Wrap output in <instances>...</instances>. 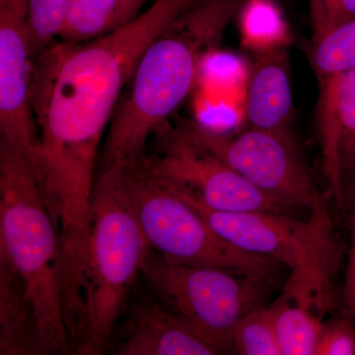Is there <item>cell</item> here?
Here are the masks:
<instances>
[{"mask_svg":"<svg viewBox=\"0 0 355 355\" xmlns=\"http://www.w3.org/2000/svg\"><path fill=\"white\" fill-rule=\"evenodd\" d=\"M245 116L249 128L292 135L293 93L286 46L258 53L248 80Z\"/></svg>","mask_w":355,"mask_h":355,"instance_id":"12","label":"cell"},{"mask_svg":"<svg viewBox=\"0 0 355 355\" xmlns=\"http://www.w3.org/2000/svg\"><path fill=\"white\" fill-rule=\"evenodd\" d=\"M312 42L355 18V0H308Z\"/></svg>","mask_w":355,"mask_h":355,"instance_id":"22","label":"cell"},{"mask_svg":"<svg viewBox=\"0 0 355 355\" xmlns=\"http://www.w3.org/2000/svg\"><path fill=\"white\" fill-rule=\"evenodd\" d=\"M177 128L280 205L310 214L326 207L293 135L253 128L232 135L187 121Z\"/></svg>","mask_w":355,"mask_h":355,"instance_id":"7","label":"cell"},{"mask_svg":"<svg viewBox=\"0 0 355 355\" xmlns=\"http://www.w3.org/2000/svg\"><path fill=\"white\" fill-rule=\"evenodd\" d=\"M195 1L154 0L137 18L102 38L57 41L37 57L35 174L64 242L87 239L103 142L139 58Z\"/></svg>","mask_w":355,"mask_h":355,"instance_id":"1","label":"cell"},{"mask_svg":"<svg viewBox=\"0 0 355 355\" xmlns=\"http://www.w3.org/2000/svg\"><path fill=\"white\" fill-rule=\"evenodd\" d=\"M309 60L318 81L342 76L354 69L355 18L312 42Z\"/></svg>","mask_w":355,"mask_h":355,"instance_id":"18","label":"cell"},{"mask_svg":"<svg viewBox=\"0 0 355 355\" xmlns=\"http://www.w3.org/2000/svg\"><path fill=\"white\" fill-rule=\"evenodd\" d=\"M29 6L30 0H0V141L19 151L35 170L39 156L33 108L37 53Z\"/></svg>","mask_w":355,"mask_h":355,"instance_id":"9","label":"cell"},{"mask_svg":"<svg viewBox=\"0 0 355 355\" xmlns=\"http://www.w3.org/2000/svg\"><path fill=\"white\" fill-rule=\"evenodd\" d=\"M270 308L282 354L315 355L324 328L323 316L280 299Z\"/></svg>","mask_w":355,"mask_h":355,"instance_id":"15","label":"cell"},{"mask_svg":"<svg viewBox=\"0 0 355 355\" xmlns=\"http://www.w3.org/2000/svg\"><path fill=\"white\" fill-rule=\"evenodd\" d=\"M119 1H120L121 13H123V23L127 24L142 12V8L147 0H119Z\"/></svg>","mask_w":355,"mask_h":355,"instance_id":"25","label":"cell"},{"mask_svg":"<svg viewBox=\"0 0 355 355\" xmlns=\"http://www.w3.org/2000/svg\"><path fill=\"white\" fill-rule=\"evenodd\" d=\"M123 25L119 0H73L58 41L84 43L102 38Z\"/></svg>","mask_w":355,"mask_h":355,"instance_id":"16","label":"cell"},{"mask_svg":"<svg viewBox=\"0 0 355 355\" xmlns=\"http://www.w3.org/2000/svg\"><path fill=\"white\" fill-rule=\"evenodd\" d=\"M73 0H30L29 27L37 57L58 40Z\"/></svg>","mask_w":355,"mask_h":355,"instance_id":"21","label":"cell"},{"mask_svg":"<svg viewBox=\"0 0 355 355\" xmlns=\"http://www.w3.org/2000/svg\"><path fill=\"white\" fill-rule=\"evenodd\" d=\"M0 354H42L24 284L0 254Z\"/></svg>","mask_w":355,"mask_h":355,"instance_id":"13","label":"cell"},{"mask_svg":"<svg viewBox=\"0 0 355 355\" xmlns=\"http://www.w3.org/2000/svg\"><path fill=\"white\" fill-rule=\"evenodd\" d=\"M354 320L342 314L324 323L315 355H355Z\"/></svg>","mask_w":355,"mask_h":355,"instance_id":"23","label":"cell"},{"mask_svg":"<svg viewBox=\"0 0 355 355\" xmlns=\"http://www.w3.org/2000/svg\"><path fill=\"white\" fill-rule=\"evenodd\" d=\"M238 13L243 42L257 53L282 48L288 43L282 11L272 0H247Z\"/></svg>","mask_w":355,"mask_h":355,"instance_id":"17","label":"cell"},{"mask_svg":"<svg viewBox=\"0 0 355 355\" xmlns=\"http://www.w3.org/2000/svg\"><path fill=\"white\" fill-rule=\"evenodd\" d=\"M352 209V245L349 248L345 284L343 287V313L345 316L355 318V193L350 200L347 209Z\"/></svg>","mask_w":355,"mask_h":355,"instance_id":"24","label":"cell"},{"mask_svg":"<svg viewBox=\"0 0 355 355\" xmlns=\"http://www.w3.org/2000/svg\"><path fill=\"white\" fill-rule=\"evenodd\" d=\"M243 0H196L142 53L105 137L101 169L139 164L150 137L195 85L202 58L220 41Z\"/></svg>","mask_w":355,"mask_h":355,"instance_id":"2","label":"cell"},{"mask_svg":"<svg viewBox=\"0 0 355 355\" xmlns=\"http://www.w3.org/2000/svg\"><path fill=\"white\" fill-rule=\"evenodd\" d=\"M128 200L147 244L174 263L210 266L270 280L279 261L237 249L207 225L144 159L121 170Z\"/></svg>","mask_w":355,"mask_h":355,"instance_id":"5","label":"cell"},{"mask_svg":"<svg viewBox=\"0 0 355 355\" xmlns=\"http://www.w3.org/2000/svg\"><path fill=\"white\" fill-rule=\"evenodd\" d=\"M340 76L318 81L319 94L317 101V125L321 142L323 169L331 193L338 207L345 209L342 182H340L338 144H340V116H338V83Z\"/></svg>","mask_w":355,"mask_h":355,"instance_id":"14","label":"cell"},{"mask_svg":"<svg viewBox=\"0 0 355 355\" xmlns=\"http://www.w3.org/2000/svg\"><path fill=\"white\" fill-rule=\"evenodd\" d=\"M232 352L240 355H282L270 307L261 306L240 318L233 330Z\"/></svg>","mask_w":355,"mask_h":355,"instance_id":"20","label":"cell"},{"mask_svg":"<svg viewBox=\"0 0 355 355\" xmlns=\"http://www.w3.org/2000/svg\"><path fill=\"white\" fill-rule=\"evenodd\" d=\"M338 162L343 198L347 209L355 193V69L340 76L338 83Z\"/></svg>","mask_w":355,"mask_h":355,"instance_id":"19","label":"cell"},{"mask_svg":"<svg viewBox=\"0 0 355 355\" xmlns=\"http://www.w3.org/2000/svg\"><path fill=\"white\" fill-rule=\"evenodd\" d=\"M141 273L156 300L200 331L220 354L232 352V335L240 318L263 306L268 280L221 268L174 263L150 247Z\"/></svg>","mask_w":355,"mask_h":355,"instance_id":"6","label":"cell"},{"mask_svg":"<svg viewBox=\"0 0 355 355\" xmlns=\"http://www.w3.org/2000/svg\"><path fill=\"white\" fill-rule=\"evenodd\" d=\"M0 254L24 284L42 354L73 349L64 302L60 235L27 159L0 141Z\"/></svg>","mask_w":355,"mask_h":355,"instance_id":"3","label":"cell"},{"mask_svg":"<svg viewBox=\"0 0 355 355\" xmlns=\"http://www.w3.org/2000/svg\"><path fill=\"white\" fill-rule=\"evenodd\" d=\"M121 355H214L216 345L195 328L147 296L133 307Z\"/></svg>","mask_w":355,"mask_h":355,"instance_id":"11","label":"cell"},{"mask_svg":"<svg viewBox=\"0 0 355 355\" xmlns=\"http://www.w3.org/2000/svg\"><path fill=\"white\" fill-rule=\"evenodd\" d=\"M162 178L224 241L246 253L272 259L291 270L310 253L331 218L327 207L311 212L307 221L286 212L219 211L198 202L181 184Z\"/></svg>","mask_w":355,"mask_h":355,"instance_id":"10","label":"cell"},{"mask_svg":"<svg viewBox=\"0 0 355 355\" xmlns=\"http://www.w3.org/2000/svg\"><path fill=\"white\" fill-rule=\"evenodd\" d=\"M155 137L160 151L144 156V162L154 172L184 187L205 207L219 211H293L191 141L177 127L168 123Z\"/></svg>","mask_w":355,"mask_h":355,"instance_id":"8","label":"cell"},{"mask_svg":"<svg viewBox=\"0 0 355 355\" xmlns=\"http://www.w3.org/2000/svg\"><path fill=\"white\" fill-rule=\"evenodd\" d=\"M148 248L121 170L101 169L91 202L78 354H104Z\"/></svg>","mask_w":355,"mask_h":355,"instance_id":"4","label":"cell"}]
</instances>
